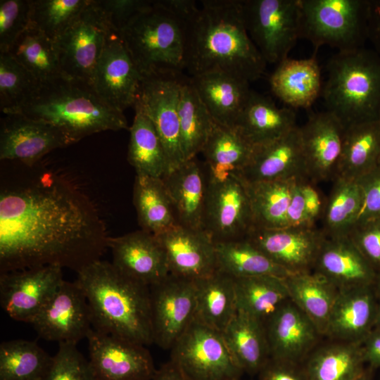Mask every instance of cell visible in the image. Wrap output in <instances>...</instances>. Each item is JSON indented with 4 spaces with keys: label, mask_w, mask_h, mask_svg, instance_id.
Masks as SVG:
<instances>
[{
    "label": "cell",
    "mask_w": 380,
    "mask_h": 380,
    "mask_svg": "<svg viewBox=\"0 0 380 380\" xmlns=\"http://www.w3.org/2000/svg\"><path fill=\"white\" fill-rule=\"evenodd\" d=\"M183 77L182 72L144 76L137 98L162 141L168 162L167 172L186 161L178 113Z\"/></svg>",
    "instance_id": "12"
},
{
    "label": "cell",
    "mask_w": 380,
    "mask_h": 380,
    "mask_svg": "<svg viewBox=\"0 0 380 380\" xmlns=\"http://www.w3.org/2000/svg\"><path fill=\"white\" fill-rule=\"evenodd\" d=\"M108 238L91 203L58 178L1 191V274L46 265L78 273L100 260Z\"/></svg>",
    "instance_id": "1"
},
{
    "label": "cell",
    "mask_w": 380,
    "mask_h": 380,
    "mask_svg": "<svg viewBox=\"0 0 380 380\" xmlns=\"http://www.w3.org/2000/svg\"><path fill=\"white\" fill-rule=\"evenodd\" d=\"M255 148L235 127L215 122L201 152L207 176L223 179L240 174L249 163Z\"/></svg>",
    "instance_id": "31"
},
{
    "label": "cell",
    "mask_w": 380,
    "mask_h": 380,
    "mask_svg": "<svg viewBox=\"0 0 380 380\" xmlns=\"http://www.w3.org/2000/svg\"><path fill=\"white\" fill-rule=\"evenodd\" d=\"M141 80L142 76L120 35L110 27L91 85L110 106L123 112L127 108L134 106Z\"/></svg>",
    "instance_id": "16"
},
{
    "label": "cell",
    "mask_w": 380,
    "mask_h": 380,
    "mask_svg": "<svg viewBox=\"0 0 380 380\" xmlns=\"http://www.w3.org/2000/svg\"><path fill=\"white\" fill-rule=\"evenodd\" d=\"M62 269L46 265L1 273L2 309L12 319L30 323L64 281Z\"/></svg>",
    "instance_id": "17"
},
{
    "label": "cell",
    "mask_w": 380,
    "mask_h": 380,
    "mask_svg": "<svg viewBox=\"0 0 380 380\" xmlns=\"http://www.w3.org/2000/svg\"><path fill=\"white\" fill-rule=\"evenodd\" d=\"M113 255L112 264L129 277L148 286L169 274L165 252L157 237L140 229L122 236L108 238Z\"/></svg>",
    "instance_id": "22"
},
{
    "label": "cell",
    "mask_w": 380,
    "mask_h": 380,
    "mask_svg": "<svg viewBox=\"0 0 380 380\" xmlns=\"http://www.w3.org/2000/svg\"><path fill=\"white\" fill-rule=\"evenodd\" d=\"M190 79L214 122L234 127L251 94L249 82L223 72H206Z\"/></svg>",
    "instance_id": "28"
},
{
    "label": "cell",
    "mask_w": 380,
    "mask_h": 380,
    "mask_svg": "<svg viewBox=\"0 0 380 380\" xmlns=\"http://www.w3.org/2000/svg\"><path fill=\"white\" fill-rule=\"evenodd\" d=\"M44 340L77 344L92 329L86 296L77 281H63L30 322Z\"/></svg>",
    "instance_id": "14"
},
{
    "label": "cell",
    "mask_w": 380,
    "mask_h": 380,
    "mask_svg": "<svg viewBox=\"0 0 380 380\" xmlns=\"http://www.w3.org/2000/svg\"><path fill=\"white\" fill-rule=\"evenodd\" d=\"M119 34L142 77L186 69L187 21L160 0L154 1Z\"/></svg>",
    "instance_id": "6"
},
{
    "label": "cell",
    "mask_w": 380,
    "mask_h": 380,
    "mask_svg": "<svg viewBox=\"0 0 380 380\" xmlns=\"http://www.w3.org/2000/svg\"><path fill=\"white\" fill-rule=\"evenodd\" d=\"M178 225L203 230L207 190L204 163L196 157L187 160L163 177Z\"/></svg>",
    "instance_id": "26"
},
{
    "label": "cell",
    "mask_w": 380,
    "mask_h": 380,
    "mask_svg": "<svg viewBox=\"0 0 380 380\" xmlns=\"http://www.w3.org/2000/svg\"><path fill=\"white\" fill-rule=\"evenodd\" d=\"M170 351V361L188 380H238L243 374L222 332L195 318Z\"/></svg>",
    "instance_id": "9"
},
{
    "label": "cell",
    "mask_w": 380,
    "mask_h": 380,
    "mask_svg": "<svg viewBox=\"0 0 380 380\" xmlns=\"http://www.w3.org/2000/svg\"><path fill=\"white\" fill-rule=\"evenodd\" d=\"M378 166L380 167V158H379V164H378Z\"/></svg>",
    "instance_id": "63"
},
{
    "label": "cell",
    "mask_w": 380,
    "mask_h": 380,
    "mask_svg": "<svg viewBox=\"0 0 380 380\" xmlns=\"http://www.w3.org/2000/svg\"><path fill=\"white\" fill-rule=\"evenodd\" d=\"M377 120H378L379 122H380V108H379V113H378Z\"/></svg>",
    "instance_id": "62"
},
{
    "label": "cell",
    "mask_w": 380,
    "mask_h": 380,
    "mask_svg": "<svg viewBox=\"0 0 380 380\" xmlns=\"http://www.w3.org/2000/svg\"><path fill=\"white\" fill-rule=\"evenodd\" d=\"M149 288L153 343L170 350L194 319V281L170 274Z\"/></svg>",
    "instance_id": "13"
},
{
    "label": "cell",
    "mask_w": 380,
    "mask_h": 380,
    "mask_svg": "<svg viewBox=\"0 0 380 380\" xmlns=\"http://www.w3.org/2000/svg\"><path fill=\"white\" fill-rule=\"evenodd\" d=\"M96 380H151L156 369L146 346L90 329L87 338Z\"/></svg>",
    "instance_id": "15"
},
{
    "label": "cell",
    "mask_w": 380,
    "mask_h": 380,
    "mask_svg": "<svg viewBox=\"0 0 380 380\" xmlns=\"http://www.w3.org/2000/svg\"><path fill=\"white\" fill-rule=\"evenodd\" d=\"M374 327H375L376 329L380 330V302L378 303V305H377Z\"/></svg>",
    "instance_id": "60"
},
{
    "label": "cell",
    "mask_w": 380,
    "mask_h": 380,
    "mask_svg": "<svg viewBox=\"0 0 380 380\" xmlns=\"http://www.w3.org/2000/svg\"><path fill=\"white\" fill-rule=\"evenodd\" d=\"M156 236L170 274L196 280L217 270L215 242L204 230L177 225Z\"/></svg>",
    "instance_id": "21"
},
{
    "label": "cell",
    "mask_w": 380,
    "mask_h": 380,
    "mask_svg": "<svg viewBox=\"0 0 380 380\" xmlns=\"http://www.w3.org/2000/svg\"><path fill=\"white\" fill-rule=\"evenodd\" d=\"M133 203L141 229L157 236L178 225L162 178L136 173Z\"/></svg>",
    "instance_id": "36"
},
{
    "label": "cell",
    "mask_w": 380,
    "mask_h": 380,
    "mask_svg": "<svg viewBox=\"0 0 380 380\" xmlns=\"http://www.w3.org/2000/svg\"><path fill=\"white\" fill-rule=\"evenodd\" d=\"M312 272L338 290L374 285L376 272L348 236H325Z\"/></svg>",
    "instance_id": "25"
},
{
    "label": "cell",
    "mask_w": 380,
    "mask_h": 380,
    "mask_svg": "<svg viewBox=\"0 0 380 380\" xmlns=\"http://www.w3.org/2000/svg\"><path fill=\"white\" fill-rule=\"evenodd\" d=\"M374 286L375 287L376 291H377L379 294L380 295V272L376 273Z\"/></svg>",
    "instance_id": "61"
},
{
    "label": "cell",
    "mask_w": 380,
    "mask_h": 380,
    "mask_svg": "<svg viewBox=\"0 0 380 380\" xmlns=\"http://www.w3.org/2000/svg\"><path fill=\"white\" fill-rule=\"evenodd\" d=\"M215 246L217 270L234 278L274 276L284 279L291 274L246 238L215 242Z\"/></svg>",
    "instance_id": "40"
},
{
    "label": "cell",
    "mask_w": 380,
    "mask_h": 380,
    "mask_svg": "<svg viewBox=\"0 0 380 380\" xmlns=\"http://www.w3.org/2000/svg\"><path fill=\"white\" fill-rule=\"evenodd\" d=\"M298 127L292 108L278 107L269 97L251 90L234 127L253 146L265 145Z\"/></svg>",
    "instance_id": "29"
},
{
    "label": "cell",
    "mask_w": 380,
    "mask_h": 380,
    "mask_svg": "<svg viewBox=\"0 0 380 380\" xmlns=\"http://www.w3.org/2000/svg\"><path fill=\"white\" fill-rule=\"evenodd\" d=\"M380 122L363 121L346 127L336 177L357 179L378 166Z\"/></svg>",
    "instance_id": "34"
},
{
    "label": "cell",
    "mask_w": 380,
    "mask_h": 380,
    "mask_svg": "<svg viewBox=\"0 0 380 380\" xmlns=\"http://www.w3.org/2000/svg\"><path fill=\"white\" fill-rule=\"evenodd\" d=\"M90 0H30V26L55 41Z\"/></svg>",
    "instance_id": "47"
},
{
    "label": "cell",
    "mask_w": 380,
    "mask_h": 380,
    "mask_svg": "<svg viewBox=\"0 0 380 380\" xmlns=\"http://www.w3.org/2000/svg\"><path fill=\"white\" fill-rule=\"evenodd\" d=\"M371 368H365L364 370L353 380H372Z\"/></svg>",
    "instance_id": "59"
},
{
    "label": "cell",
    "mask_w": 380,
    "mask_h": 380,
    "mask_svg": "<svg viewBox=\"0 0 380 380\" xmlns=\"http://www.w3.org/2000/svg\"><path fill=\"white\" fill-rule=\"evenodd\" d=\"M18 113L53 125L70 144L103 131L129 129L123 112L105 102L91 84L65 76L40 84Z\"/></svg>",
    "instance_id": "4"
},
{
    "label": "cell",
    "mask_w": 380,
    "mask_h": 380,
    "mask_svg": "<svg viewBox=\"0 0 380 380\" xmlns=\"http://www.w3.org/2000/svg\"><path fill=\"white\" fill-rule=\"evenodd\" d=\"M362 349L365 362L370 367H380V330L372 329L362 342Z\"/></svg>",
    "instance_id": "56"
},
{
    "label": "cell",
    "mask_w": 380,
    "mask_h": 380,
    "mask_svg": "<svg viewBox=\"0 0 380 380\" xmlns=\"http://www.w3.org/2000/svg\"><path fill=\"white\" fill-rule=\"evenodd\" d=\"M8 53L40 84L65 76L54 41L32 26L19 36Z\"/></svg>",
    "instance_id": "41"
},
{
    "label": "cell",
    "mask_w": 380,
    "mask_h": 380,
    "mask_svg": "<svg viewBox=\"0 0 380 380\" xmlns=\"http://www.w3.org/2000/svg\"><path fill=\"white\" fill-rule=\"evenodd\" d=\"M109 30L103 13L94 0H90L79 16L54 41L63 74L91 84Z\"/></svg>",
    "instance_id": "10"
},
{
    "label": "cell",
    "mask_w": 380,
    "mask_h": 380,
    "mask_svg": "<svg viewBox=\"0 0 380 380\" xmlns=\"http://www.w3.org/2000/svg\"><path fill=\"white\" fill-rule=\"evenodd\" d=\"M300 38L315 49L338 51L364 47L368 39L369 0H300Z\"/></svg>",
    "instance_id": "7"
},
{
    "label": "cell",
    "mask_w": 380,
    "mask_h": 380,
    "mask_svg": "<svg viewBox=\"0 0 380 380\" xmlns=\"http://www.w3.org/2000/svg\"><path fill=\"white\" fill-rule=\"evenodd\" d=\"M44 380H96L89 361L77 344L59 343L51 367Z\"/></svg>",
    "instance_id": "48"
},
{
    "label": "cell",
    "mask_w": 380,
    "mask_h": 380,
    "mask_svg": "<svg viewBox=\"0 0 380 380\" xmlns=\"http://www.w3.org/2000/svg\"><path fill=\"white\" fill-rule=\"evenodd\" d=\"M187 21L186 69L191 77L223 72L249 83L267 63L251 39L241 0H202Z\"/></svg>",
    "instance_id": "2"
},
{
    "label": "cell",
    "mask_w": 380,
    "mask_h": 380,
    "mask_svg": "<svg viewBox=\"0 0 380 380\" xmlns=\"http://www.w3.org/2000/svg\"><path fill=\"white\" fill-rule=\"evenodd\" d=\"M307 177L314 183L337 176L346 127L328 110L314 113L299 127Z\"/></svg>",
    "instance_id": "20"
},
{
    "label": "cell",
    "mask_w": 380,
    "mask_h": 380,
    "mask_svg": "<svg viewBox=\"0 0 380 380\" xmlns=\"http://www.w3.org/2000/svg\"><path fill=\"white\" fill-rule=\"evenodd\" d=\"M253 228L246 182L239 175L223 179L207 176L203 230L213 241L244 239Z\"/></svg>",
    "instance_id": "11"
},
{
    "label": "cell",
    "mask_w": 380,
    "mask_h": 380,
    "mask_svg": "<svg viewBox=\"0 0 380 380\" xmlns=\"http://www.w3.org/2000/svg\"><path fill=\"white\" fill-rule=\"evenodd\" d=\"M30 0L0 1V53L8 52L30 26Z\"/></svg>",
    "instance_id": "49"
},
{
    "label": "cell",
    "mask_w": 380,
    "mask_h": 380,
    "mask_svg": "<svg viewBox=\"0 0 380 380\" xmlns=\"http://www.w3.org/2000/svg\"><path fill=\"white\" fill-rule=\"evenodd\" d=\"M300 184L308 221L312 226H315L317 220L322 217L326 198L323 197L319 190L315 187V183L310 181L308 177L300 178Z\"/></svg>",
    "instance_id": "54"
},
{
    "label": "cell",
    "mask_w": 380,
    "mask_h": 380,
    "mask_svg": "<svg viewBox=\"0 0 380 380\" xmlns=\"http://www.w3.org/2000/svg\"><path fill=\"white\" fill-rule=\"evenodd\" d=\"M298 179L253 183L246 182L254 228L279 229L286 227V213Z\"/></svg>",
    "instance_id": "44"
},
{
    "label": "cell",
    "mask_w": 380,
    "mask_h": 380,
    "mask_svg": "<svg viewBox=\"0 0 380 380\" xmlns=\"http://www.w3.org/2000/svg\"><path fill=\"white\" fill-rule=\"evenodd\" d=\"M194 281L196 299L194 318L222 332L237 312L234 278L217 270Z\"/></svg>",
    "instance_id": "33"
},
{
    "label": "cell",
    "mask_w": 380,
    "mask_h": 380,
    "mask_svg": "<svg viewBox=\"0 0 380 380\" xmlns=\"http://www.w3.org/2000/svg\"><path fill=\"white\" fill-rule=\"evenodd\" d=\"M305 359L303 366L308 380H353L365 369L362 343L336 341Z\"/></svg>",
    "instance_id": "37"
},
{
    "label": "cell",
    "mask_w": 380,
    "mask_h": 380,
    "mask_svg": "<svg viewBox=\"0 0 380 380\" xmlns=\"http://www.w3.org/2000/svg\"><path fill=\"white\" fill-rule=\"evenodd\" d=\"M258 380H308L303 364L270 358L258 374Z\"/></svg>",
    "instance_id": "53"
},
{
    "label": "cell",
    "mask_w": 380,
    "mask_h": 380,
    "mask_svg": "<svg viewBox=\"0 0 380 380\" xmlns=\"http://www.w3.org/2000/svg\"><path fill=\"white\" fill-rule=\"evenodd\" d=\"M291 274L312 272L324 238L315 227L253 228L246 237Z\"/></svg>",
    "instance_id": "18"
},
{
    "label": "cell",
    "mask_w": 380,
    "mask_h": 380,
    "mask_svg": "<svg viewBox=\"0 0 380 380\" xmlns=\"http://www.w3.org/2000/svg\"><path fill=\"white\" fill-rule=\"evenodd\" d=\"M270 358L302 364L320 335L313 322L288 300L265 323Z\"/></svg>",
    "instance_id": "23"
},
{
    "label": "cell",
    "mask_w": 380,
    "mask_h": 380,
    "mask_svg": "<svg viewBox=\"0 0 380 380\" xmlns=\"http://www.w3.org/2000/svg\"><path fill=\"white\" fill-rule=\"evenodd\" d=\"M271 91L293 108L310 107L322 92L321 70L315 56L286 58L279 62L269 79Z\"/></svg>",
    "instance_id": "30"
},
{
    "label": "cell",
    "mask_w": 380,
    "mask_h": 380,
    "mask_svg": "<svg viewBox=\"0 0 380 380\" xmlns=\"http://www.w3.org/2000/svg\"><path fill=\"white\" fill-rule=\"evenodd\" d=\"M300 178L297 179L293 188L286 213V227H315L312 226L308 221L303 195L300 188Z\"/></svg>",
    "instance_id": "55"
},
{
    "label": "cell",
    "mask_w": 380,
    "mask_h": 380,
    "mask_svg": "<svg viewBox=\"0 0 380 380\" xmlns=\"http://www.w3.org/2000/svg\"><path fill=\"white\" fill-rule=\"evenodd\" d=\"M284 282L291 301L313 322L319 334L325 335L339 290L312 271L290 274Z\"/></svg>",
    "instance_id": "35"
},
{
    "label": "cell",
    "mask_w": 380,
    "mask_h": 380,
    "mask_svg": "<svg viewBox=\"0 0 380 380\" xmlns=\"http://www.w3.org/2000/svg\"><path fill=\"white\" fill-rule=\"evenodd\" d=\"M362 201L355 224L380 217V167L362 175L357 179Z\"/></svg>",
    "instance_id": "52"
},
{
    "label": "cell",
    "mask_w": 380,
    "mask_h": 380,
    "mask_svg": "<svg viewBox=\"0 0 380 380\" xmlns=\"http://www.w3.org/2000/svg\"><path fill=\"white\" fill-rule=\"evenodd\" d=\"M222 334L243 373L258 375L270 358L264 324L237 312Z\"/></svg>",
    "instance_id": "32"
},
{
    "label": "cell",
    "mask_w": 380,
    "mask_h": 380,
    "mask_svg": "<svg viewBox=\"0 0 380 380\" xmlns=\"http://www.w3.org/2000/svg\"><path fill=\"white\" fill-rule=\"evenodd\" d=\"M151 380L188 379L172 362L168 361L156 370V372Z\"/></svg>",
    "instance_id": "58"
},
{
    "label": "cell",
    "mask_w": 380,
    "mask_h": 380,
    "mask_svg": "<svg viewBox=\"0 0 380 380\" xmlns=\"http://www.w3.org/2000/svg\"><path fill=\"white\" fill-rule=\"evenodd\" d=\"M248 33L267 63H277L300 38V0H241Z\"/></svg>",
    "instance_id": "8"
},
{
    "label": "cell",
    "mask_w": 380,
    "mask_h": 380,
    "mask_svg": "<svg viewBox=\"0 0 380 380\" xmlns=\"http://www.w3.org/2000/svg\"><path fill=\"white\" fill-rule=\"evenodd\" d=\"M179 120L182 147L185 160L196 157L215 124L191 82L184 75L179 92Z\"/></svg>",
    "instance_id": "42"
},
{
    "label": "cell",
    "mask_w": 380,
    "mask_h": 380,
    "mask_svg": "<svg viewBox=\"0 0 380 380\" xmlns=\"http://www.w3.org/2000/svg\"><path fill=\"white\" fill-rule=\"evenodd\" d=\"M238 380H241V379H238Z\"/></svg>",
    "instance_id": "64"
},
{
    "label": "cell",
    "mask_w": 380,
    "mask_h": 380,
    "mask_svg": "<svg viewBox=\"0 0 380 380\" xmlns=\"http://www.w3.org/2000/svg\"><path fill=\"white\" fill-rule=\"evenodd\" d=\"M52 360L34 341H4L0 344V380H44Z\"/></svg>",
    "instance_id": "45"
},
{
    "label": "cell",
    "mask_w": 380,
    "mask_h": 380,
    "mask_svg": "<svg viewBox=\"0 0 380 380\" xmlns=\"http://www.w3.org/2000/svg\"><path fill=\"white\" fill-rule=\"evenodd\" d=\"M348 236L376 273L380 272V217L355 224Z\"/></svg>",
    "instance_id": "51"
},
{
    "label": "cell",
    "mask_w": 380,
    "mask_h": 380,
    "mask_svg": "<svg viewBox=\"0 0 380 380\" xmlns=\"http://www.w3.org/2000/svg\"><path fill=\"white\" fill-rule=\"evenodd\" d=\"M1 119L0 159L32 165L44 156L71 144L56 127L22 113L4 114Z\"/></svg>",
    "instance_id": "19"
},
{
    "label": "cell",
    "mask_w": 380,
    "mask_h": 380,
    "mask_svg": "<svg viewBox=\"0 0 380 380\" xmlns=\"http://www.w3.org/2000/svg\"><path fill=\"white\" fill-rule=\"evenodd\" d=\"M368 39L380 57V0H369Z\"/></svg>",
    "instance_id": "57"
},
{
    "label": "cell",
    "mask_w": 380,
    "mask_h": 380,
    "mask_svg": "<svg viewBox=\"0 0 380 380\" xmlns=\"http://www.w3.org/2000/svg\"><path fill=\"white\" fill-rule=\"evenodd\" d=\"M326 198L321 229L325 236H348L358 217L362 201L357 179L336 177Z\"/></svg>",
    "instance_id": "43"
},
{
    "label": "cell",
    "mask_w": 380,
    "mask_h": 380,
    "mask_svg": "<svg viewBox=\"0 0 380 380\" xmlns=\"http://www.w3.org/2000/svg\"><path fill=\"white\" fill-rule=\"evenodd\" d=\"M40 84L8 53H0V109L17 113L33 96Z\"/></svg>",
    "instance_id": "46"
},
{
    "label": "cell",
    "mask_w": 380,
    "mask_h": 380,
    "mask_svg": "<svg viewBox=\"0 0 380 380\" xmlns=\"http://www.w3.org/2000/svg\"><path fill=\"white\" fill-rule=\"evenodd\" d=\"M89 306L92 328L144 346L153 343L148 286L97 260L77 273Z\"/></svg>",
    "instance_id": "3"
},
{
    "label": "cell",
    "mask_w": 380,
    "mask_h": 380,
    "mask_svg": "<svg viewBox=\"0 0 380 380\" xmlns=\"http://www.w3.org/2000/svg\"><path fill=\"white\" fill-rule=\"evenodd\" d=\"M237 312L264 323L290 299L284 279L274 276L234 278Z\"/></svg>",
    "instance_id": "39"
},
{
    "label": "cell",
    "mask_w": 380,
    "mask_h": 380,
    "mask_svg": "<svg viewBox=\"0 0 380 380\" xmlns=\"http://www.w3.org/2000/svg\"><path fill=\"white\" fill-rule=\"evenodd\" d=\"M239 175L248 183L307 177L299 126L255 147L249 163Z\"/></svg>",
    "instance_id": "24"
},
{
    "label": "cell",
    "mask_w": 380,
    "mask_h": 380,
    "mask_svg": "<svg viewBox=\"0 0 380 380\" xmlns=\"http://www.w3.org/2000/svg\"><path fill=\"white\" fill-rule=\"evenodd\" d=\"M134 118L129 127L127 160L136 173L162 178L168 172V162L157 131L137 99Z\"/></svg>",
    "instance_id": "38"
},
{
    "label": "cell",
    "mask_w": 380,
    "mask_h": 380,
    "mask_svg": "<svg viewBox=\"0 0 380 380\" xmlns=\"http://www.w3.org/2000/svg\"><path fill=\"white\" fill-rule=\"evenodd\" d=\"M322 89L327 110L345 127L377 120L380 108V57L362 47L338 51L327 63Z\"/></svg>",
    "instance_id": "5"
},
{
    "label": "cell",
    "mask_w": 380,
    "mask_h": 380,
    "mask_svg": "<svg viewBox=\"0 0 380 380\" xmlns=\"http://www.w3.org/2000/svg\"><path fill=\"white\" fill-rule=\"evenodd\" d=\"M373 285L339 290L325 335L335 341L362 343L371 332L378 303Z\"/></svg>",
    "instance_id": "27"
},
{
    "label": "cell",
    "mask_w": 380,
    "mask_h": 380,
    "mask_svg": "<svg viewBox=\"0 0 380 380\" xmlns=\"http://www.w3.org/2000/svg\"><path fill=\"white\" fill-rule=\"evenodd\" d=\"M110 27L120 33L138 15L151 7V0H94Z\"/></svg>",
    "instance_id": "50"
}]
</instances>
